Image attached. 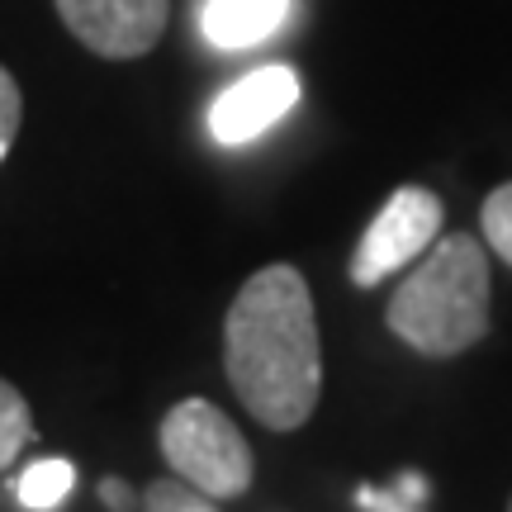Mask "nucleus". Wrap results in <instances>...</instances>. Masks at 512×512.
Segmentation results:
<instances>
[{
    "instance_id": "f257e3e1",
    "label": "nucleus",
    "mask_w": 512,
    "mask_h": 512,
    "mask_svg": "<svg viewBox=\"0 0 512 512\" xmlns=\"http://www.w3.org/2000/svg\"><path fill=\"white\" fill-rule=\"evenodd\" d=\"M223 370L261 427L299 432L323 399V337L313 290L290 261L242 280L223 318Z\"/></svg>"
},
{
    "instance_id": "f03ea898",
    "label": "nucleus",
    "mask_w": 512,
    "mask_h": 512,
    "mask_svg": "<svg viewBox=\"0 0 512 512\" xmlns=\"http://www.w3.org/2000/svg\"><path fill=\"white\" fill-rule=\"evenodd\" d=\"M489 252L470 233L437 238L418 256L413 275H403L384 323L403 347L432 361H451L489 337Z\"/></svg>"
},
{
    "instance_id": "7ed1b4c3",
    "label": "nucleus",
    "mask_w": 512,
    "mask_h": 512,
    "mask_svg": "<svg viewBox=\"0 0 512 512\" xmlns=\"http://www.w3.org/2000/svg\"><path fill=\"white\" fill-rule=\"evenodd\" d=\"M157 446L171 475L209 498H238L252 489L256 460L233 418L209 399H181L157 427Z\"/></svg>"
},
{
    "instance_id": "20e7f679",
    "label": "nucleus",
    "mask_w": 512,
    "mask_h": 512,
    "mask_svg": "<svg viewBox=\"0 0 512 512\" xmlns=\"http://www.w3.org/2000/svg\"><path fill=\"white\" fill-rule=\"evenodd\" d=\"M441 223H446V209H441V200L432 190L399 185L384 200L380 214L370 219V228L361 233L356 252H351V285L356 290H375L394 271L413 266L441 238Z\"/></svg>"
},
{
    "instance_id": "39448f33",
    "label": "nucleus",
    "mask_w": 512,
    "mask_h": 512,
    "mask_svg": "<svg viewBox=\"0 0 512 512\" xmlns=\"http://www.w3.org/2000/svg\"><path fill=\"white\" fill-rule=\"evenodd\" d=\"M67 34L110 62H133L152 53L166 34L171 0H53Z\"/></svg>"
},
{
    "instance_id": "423d86ee",
    "label": "nucleus",
    "mask_w": 512,
    "mask_h": 512,
    "mask_svg": "<svg viewBox=\"0 0 512 512\" xmlns=\"http://www.w3.org/2000/svg\"><path fill=\"white\" fill-rule=\"evenodd\" d=\"M299 76L290 67H256L247 72L242 81H233L228 91L214 100V110H209V133L219 138L223 147H242L261 138L266 128H275L285 114L299 105Z\"/></svg>"
},
{
    "instance_id": "0eeeda50",
    "label": "nucleus",
    "mask_w": 512,
    "mask_h": 512,
    "mask_svg": "<svg viewBox=\"0 0 512 512\" xmlns=\"http://www.w3.org/2000/svg\"><path fill=\"white\" fill-rule=\"evenodd\" d=\"M290 15V0H204L200 29L214 48H252Z\"/></svg>"
},
{
    "instance_id": "6e6552de",
    "label": "nucleus",
    "mask_w": 512,
    "mask_h": 512,
    "mask_svg": "<svg viewBox=\"0 0 512 512\" xmlns=\"http://www.w3.org/2000/svg\"><path fill=\"white\" fill-rule=\"evenodd\" d=\"M72 489H76V465L72 460H62V456L24 465V475H19V484H15L19 503H24L29 512H53Z\"/></svg>"
},
{
    "instance_id": "1a4fd4ad",
    "label": "nucleus",
    "mask_w": 512,
    "mask_h": 512,
    "mask_svg": "<svg viewBox=\"0 0 512 512\" xmlns=\"http://www.w3.org/2000/svg\"><path fill=\"white\" fill-rule=\"evenodd\" d=\"M34 441V413L29 399L10 380H0V470L24 456V446Z\"/></svg>"
},
{
    "instance_id": "9d476101",
    "label": "nucleus",
    "mask_w": 512,
    "mask_h": 512,
    "mask_svg": "<svg viewBox=\"0 0 512 512\" xmlns=\"http://www.w3.org/2000/svg\"><path fill=\"white\" fill-rule=\"evenodd\" d=\"M143 512H219V498L200 494L190 489L185 479L166 475V479H152L143 494Z\"/></svg>"
},
{
    "instance_id": "9b49d317",
    "label": "nucleus",
    "mask_w": 512,
    "mask_h": 512,
    "mask_svg": "<svg viewBox=\"0 0 512 512\" xmlns=\"http://www.w3.org/2000/svg\"><path fill=\"white\" fill-rule=\"evenodd\" d=\"M479 228H484V242L494 247V256L512 266V181L489 190V200L479 209Z\"/></svg>"
},
{
    "instance_id": "f8f14e48",
    "label": "nucleus",
    "mask_w": 512,
    "mask_h": 512,
    "mask_svg": "<svg viewBox=\"0 0 512 512\" xmlns=\"http://www.w3.org/2000/svg\"><path fill=\"white\" fill-rule=\"evenodd\" d=\"M19 124H24V95H19L15 76L0 67V162L10 157V147L19 138Z\"/></svg>"
},
{
    "instance_id": "ddd939ff",
    "label": "nucleus",
    "mask_w": 512,
    "mask_h": 512,
    "mask_svg": "<svg viewBox=\"0 0 512 512\" xmlns=\"http://www.w3.org/2000/svg\"><path fill=\"white\" fill-rule=\"evenodd\" d=\"M356 503L370 512H413V503L399 494H380V489H356Z\"/></svg>"
},
{
    "instance_id": "4468645a",
    "label": "nucleus",
    "mask_w": 512,
    "mask_h": 512,
    "mask_svg": "<svg viewBox=\"0 0 512 512\" xmlns=\"http://www.w3.org/2000/svg\"><path fill=\"white\" fill-rule=\"evenodd\" d=\"M100 498H105V508L128 512V489L119 484V479H105V484H100Z\"/></svg>"
},
{
    "instance_id": "2eb2a0df",
    "label": "nucleus",
    "mask_w": 512,
    "mask_h": 512,
    "mask_svg": "<svg viewBox=\"0 0 512 512\" xmlns=\"http://www.w3.org/2000/svg\"><path fill=\"white\" fill-rule=\"evenodd\" d=\"M399 498H408V503L418 508L422 498H427V479L422 475H399Z\"/></svg>"
},
{
    "instance_id": "dca6fc26",
    "label": "nucleus",
    "mask_w": 512,
    "mask_h": 512,
    "mask_svg": "<svg viewBox=\"0 0 512 512\" xmlns=\"http://www.w3.org/2000/svg\"><path fill=\"white\" fill-rule=\"evenodd\" d=\"M508 512H512V498H508Z\"/></svg>"
}]
</instances>
